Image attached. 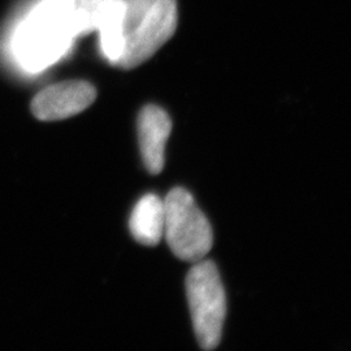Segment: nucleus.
Returning <instances> with one entry per match:
<instances>
[{
  "label": "nucleus",
  "instance_id": "1",
  "mask_svg": "<svg viewBox=\"0 0 351 351\" xmlns=\"http://www.w3.org/2000/svg\"><path fill=\"white\" fill-rule=\"evenodd\" d=\"M73 36L65 23L63 0H45L14 37V53L29 71H40L68 50Z\"/></svg>",
  "mask_w": 351,
  "mask_h": 351
},
{
  "label": "nucleus",
  "instance_id": "2",
  "mask_svg": "<svg viewBox=\"0 0 351 351\" xmlns=\"http://www.w3.org/2000/svg\"><path fill=\"white\" fill-rule=\"evenodd\" d=\"M164 237L184 262L197 263L213 249L211 224L185 189H172L164 199Z\"/></svg>",
  "mask_w": 351,
  "mask_h": 351
},
{
  "label": "nucleus",
  "instance_id": "3",
  "mask_svg": "<svg viewBox=\"0 0 351 351\" xmlns=\"http://www.w3.org/2000/svg\"><path fill=\"white\" fill-rule=\"evenodd\" d=\"M186 276V295L195 337L203 350L219 346L226 315L224 287L216 265L202 259Z\"/></svg>",
  "mask_w": 351,
  "mask_h": 351
},
{
  "label": "nucleus",
  "instance_id": "4",
  "mask_svg": "<svg viewBox=\"0 0 351 351\" xmlns=\"http://www.w3.org/2000/svg\"><path fill=\"white\" fill-rule=\"evenodd\" d=\"M177 23L176 0H158L143 21L126 36L124 51L117 65L132 69L149 60L175 34Z\"/></svg>",
  "mask_w": 351,
  "mask_h": 351
},
{
  "label": "nucleus",
  "instance_id": "5",
  "mask_svg": "<svg viewBox=\"0 0 351 351\" xmlns=\"http://www.w3.org/2000/svg\"><path fill=\"white\" fill-rule=\"evenodd\" d=\"M97 90L86 81H64L43 88L32 101V112L43 121L63 120L82 112L95 101Z\"/></svg>",
  "mask_w": 351,
  "mask_h": 351
},
{
  "label": "nucleus",
  "instance_id": "6",
  "mask_svg": "<svg viewBox=\"0 0 351 351\" xmlns=\"http://www.w3.org/2000/svg\"><path fill=\"white\" fill-rule=\"evenodd\" d=\"M124 8L125 0H63L65 23L73 37L121 26Z\"/></svg>",
  "mask_w": 351,
  "mask_h": 351
},
{
  "label": "nucleus",
  "instance_id": "7",
  "mask_svg": "<svg viewBox=\"0 0 351 351\" xmlns=\"http://www.w3.org/2000/svg\"><path fill=\"white\" fill-rule=\"evenodd\" d=\"M171 130L172 121L160 107L146 106L139 113V149L151 175H159L163 171L165 145Z\"/></svg>",
  "mask_w": 351,
  "mask_h": 351
},
{
  "label": "nucleus",
  "instance_id": "8",
  "mask_svg": "<svg viewBox=\"0 0 351 351\" xmlns=\"http://www.w3.org/2000/svg\"><path fill=\"white\" fill-rule=\"evenodd\" d=\"M129 228L134 239L145 246H156L164 237V201L147 194L136 204Z\"/></svg>",
  "mask_w": 351,
  "mask_h": 351
},
{
  "label": "nucleus",
  "instance_id": "9",
  "mask_svg": "<svg viewBox=\"0 0 351 351\" xmlns=\"http://www.w3.org/2000/svg\"><path fill=\"white\" fill-rule=\"evenodd\" d=\"M156 1L158 0H125V8L121 21L125 37L143 21Z\"/></svg>",
  "mask_w": 351,
  "mask_h": 351
}]
</instances>
